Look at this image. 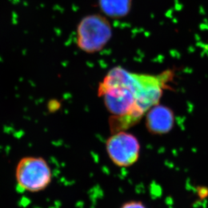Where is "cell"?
Listing matches in <instances>:
<instances>
[{
  "instance_id": "1",
  "label": "cell",
  "mask_w": 208,
  "mask_h": 208,
  "mask_svg": "<svg viewBox=\"0 0 208 208\" xmlns=\"http://www.w3.org/2000/svg\"><path fill=\"white\" fill-rule=\"evenodd\" d=\"M173 75L171 70L159 74L131 72L119 66L109 70L98 85L97 94L111 115L112 134L134 126L159 104Z\"/></svg>"
},
{
  "instance_id": "2",
  "label": "cell",
  "mask_w": 208,
  "mask_h": 208,
  "mask_svg": "<svg viewBox=\"0 0 208 208\" xmlns=\"http://www.w3.org/2000/svg\"><path fill=\"white\" fill-rule=\"evenodd\" d=\"M112 36V26L106 17L90 14L83 18L78 24L76 43L86 53H96L107 46Z\"/></svg>"
},
{
  "instance_id": "3",
  "label": "cell",
  "mask_w": 208,
  "mask_h": 208,
  "mask_svg": "<svg viewBox=\"0 0 208 208\" xmlns=\"http://www.w3.org/2000/svg\"><path fill=\"white\" fill-rule=\"evenodd\" d=\"M16 179L18 187L23 191H41L51 182V169L43 158L24 157L16 166Z\"/></svg>"
},
{
  "instance_id": "4",
  "label": "cell",
  "mask_w": 208,
  "mask_h": 208,
  "mask_svg": "<svg viewBox=\"0 0 208 208\" xmlns=\"http://www.w3.org/2000/svg\"><path fill=\"white\" fill-rule=\"evenodd\" d=\"M106 149L115 165L128 167L138 161L140 146L134 135L121 131L114 133L107 139Z\"/></svg>"
},
{
  "instance_id": "5",
  "label": "cell",
  "mask_w": 208,
  "mask_h": 208,
  "mask_svg": "<svg viewBox=\"0 0 208 208\" xmlns=\"http://www.w3.org/2000/svg\"><path fill=\"white\" fill-rule=\"evenodd\" d=\"M174 120L171 109L162 105L154 106L146 113V127L151 134L168 133L172 129Z\"/></svg>"
},
{
  "instance_id": "6",
  "label": "cell",
  "mask_w": 208,
  "mask_h": 208,
  "mask_svg": "<svg viewBox=\"0 0 208 208\" xmlns=\"http://www.w3.org/2000/svg\"><path fill=\"white\" fill-rule=\"evenodd\" d=\"M132 0H98V5L106 16L121 18L129 14Z\"/></svg>"
},
{
  "instance_id": "7",
  "label": "cell",
  "mask_w": 208,
  "mask_h": 208,
  "mask_svg": "<svg viewBox=\"0 0 208 208\" xmlns=\"http://www.w3.org/2000/svg\"><path fill=\"white\" fill-rule=\"evenodd\" d=\"M121 208H147L141 202L131 201L124 203Z\"/></svg>"
}]
</instances>
